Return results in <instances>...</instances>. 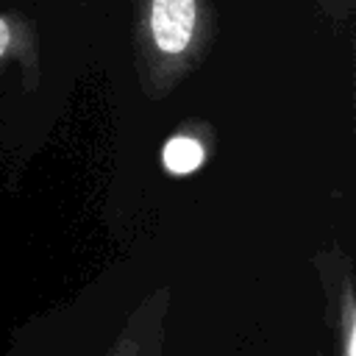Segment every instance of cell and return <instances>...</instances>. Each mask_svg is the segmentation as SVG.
Here are the masks:
<instances>
[{
  "label": "cell",
  "instance_id": "cell-4",
  "mask_svg": "<svg viewBox=\"0 0 356 356\" xmlns=\"http://www.w3.org/2000/svg\"><path fill=\"white\" fill-rule=\"evenodd\" d=\"M203 164V142L195 136H175L164 147V167L170 172H192Z\"/></svg>",
  "mask_w": 356,
  "mask_h": 356
},
{
  "label": "cell",
  "instance_id": "cell-1",
  "mask_svg": "<svg viewBox=\"0 0 356 356\" xmlns=\"http://www.w3.org/2000/svg\"><path fill=\"white\" fill-rule=\"evenodd\" d=\"M211 14L206 0H136L134 47L150 97L172 92L206 56Z\"/></svg>",
  "mask_w": 356,
  "mask_h": 356
},
{
  "label": "cell",
  "instance_id": "cell-2",
  "mask_svg": "<svg viewBox=\"0 0 356 356\" xmlns=\"http://www.w3.org/2000/svg\"><path fill=\"white\" fill-rule=\"evenodd\" d=\"M161 300H147L120 331L106 356H161Z\"/></svg>",
  "mask_w": 356,
  "mask_h": 356
},
{
  "label": "cell",
  "instance_id": "cell-5",
  "mask_svg": "<svg viewBox=\"0 0 356 356\" xmlns=\"http://www.w3.org/2000/svg\"><path fill=\"white\" fill-rule=\"evenodd\" d=\"M328 3H331L334 8H348V6H350V0H328Z\"/></svg>",
  "mask_w": 356,
  "mask_h": 356
},
{
  "label": "cell",
  "instance_id": "cell-3",
  "mask_svg": "<svg viewBox=\"0 0 356 356\" xmlns=\"http://www.w3.org/2000/svg\"><path fill=\"white\" fill-rule=\"evenodd\" d=\"M33 61H36L33 28L22 17L0 11V72L8 64H33Z\"/></svg>",
  "mask_w": 356,
  "mask_h": 356
}]
</instances>
